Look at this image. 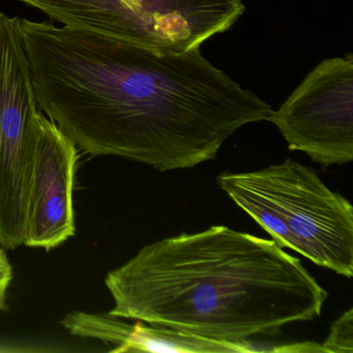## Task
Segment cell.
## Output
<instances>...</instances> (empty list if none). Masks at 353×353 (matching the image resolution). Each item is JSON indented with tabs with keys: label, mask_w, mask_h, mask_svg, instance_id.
I'll return each instance as SVG.
<instances>
[{
	"label": "cell",
	"mask_w": 353,
	"mask_h": 353,
	"mask_svg": "<svg viewBox=\"0 0 353 353\" xmlns=\"http://www.w3.org/2000/svg\"><path fill=\"white\" fill-rule=\"evenodd\" d=\"M219 187L281 248L353 276V208L310 167L287 159L251 172H223Z\"/></svg>",
	"instance_id": "cell-3"
},
{
	"label": "cell",
	"mask_w": 353,
	"mask_h": 353,
	"mask_svg": "<svg viewBox=\"0 0 353 353\" xmlns=\"http://www.w3.org/2000/svg\"><path fill=\"white\" fill-rule=\"evenodd\" d=\"M63 327L73 336L102 341L113 345L110 352H227L236 353L239 347L185 334L165 326L123 318L107 313L73 311L61 320Z\"/></svg>",
	"instance_id": "cell-7"
},
{
	"label": "cell",
	"mask_w": 353,
	"mask_h": 353,
	"mask_svg": "<svg viewBox=\"0 0 353 353\" xmlns=\"http://www.w3.org/2000/svg\"><path fill=\"white\" fill-rule=\"evenodd\" d=\"M78 148L39 111L32 121L24 206L23 245L46 251L76 233L73 192Z\"/></svg>",
	"instance_id": "cell-6"
},
{
	"label": "cell",
	"mask_w": 353,
	"mask_h": 353,
	"mask_svg": "<svg viewBox=\"0 0 353 353\" xmlns=\"http://www.w3.org/2000/svg\"><path fill=\"white\" fill-rule=\"evenodd\" d=\"M3 17H5V15L0 12V34H1V26H3Z\"/></svg>",
	"instance_id": "cell-10"
},
{
	"label": "cell",
	"mask_w": 353,
	"mask_h": 353,
	"mask_svg": "<svg viewBox=\"0 0 353 353\" xmlns=\"http://www.w3.org/2000/svg\"><path fill=\"white\" fill-rule=\"evenodd\" d=\"M20 28L39 108L90 156L193 168L272 115L200 48L168 52L26 19Z\"/></svg>",
	"instance_id": "cell-1"
},
{
	"label": "cell",
	"mask_w": 353,
	"mask_h": 353,
	"mask_svg": "<svg viewBox=\"0 0 353 353\" xmlns=\"http://www.w3.org/2000/svg\"><path fill=\"white\" fill-rule=\"evenodd\" d=\"M105 285L111 315L231 344L312 321L328 296L272 239L226 226L145 245Z\"/></svg>",
	"instance_id": "cell-2"
},
{
	"label": "cell",
	"mask_w": 353,
	"mask_h": 353,
	"mask_svg": "<svg viewBox=\"0 0 353 353\" xmlns=\"http://www.w3.org/2000/svg\"><path fill=\"white\" fill-rule=\"evenodd\" d=\"M105 36L183 53L228 30L245 12L241 0H90Z\"/></svg>",
	"instance_id": "cell-5"
},
{
	"label": "cell",
	"mask_w": 353,
	"mask_h": 353,
	"mask_svg": "<svg viewBox=\"0 0 353 353\" xmlns=\"http://www.w3.org/2000/svg\"><path fill=\"white\" fill-rule=\"evenodd\" d=\"M268 121L290 150L323 167L353 160V57L320 63Z\"/></svg>",
	"instance_id": "cell-4"
},
{
	"label": "cell",
	"mask_w": 353,
	"mask_h": 353,
	"mask_svg": "<svg viewBox=\"0 0 353 353\" xmlns=\"http://www.w3.org/2000/svg\"><path fill=\"white\" fill-rule=\"evenodd\" d=\"M321 346L325 353H353L352 307L334 320Z\"/></svg>",
	"instance_id": "cell-8"
},
{
	"label": "cell",
	"mask_w": 353,
	"mask_h": 353,
	"mask_svg": "<svg viewBox=\"0 0 353 353\" xmlns=\"http://www.w3.org/2000/svg\"><path fill=\"white\" fill-rule=\"evenodd\" d=\"M13 279V270L7 255L0 250V310L5 305L6 296Z\"/></svg>",
	"instance_id": "cell-9"
}]
</instances>
